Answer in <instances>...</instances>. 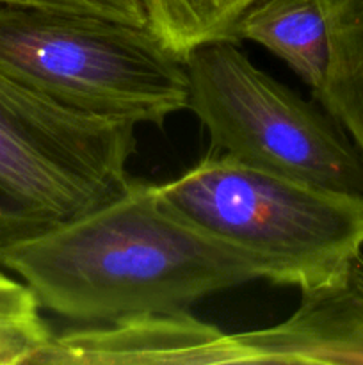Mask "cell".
I'll list each match as a JSON object with an SVG mask.
<instances>
[{"label": "cell", "instance_id": "277c9868", "mask_svg": "<svg viewBox=\"0 0 363 365\" xmlns=\"http://www.w3.org/2000/svg\"><path fill=\"white\" fill-rule=\"evenodd\" d=\"M135 125L73 109L0 70V250L130 185Z\"/></svg>", "mask_w": 363, "mask_h": 365}, {"label": "cell", "instance_id": "9c48e42d", "mask_svg": "<svg viewBox=\"0 0 363 365\" xmlns=\"http://www.w3.org/2000/svg\"><path fill=\"white\" fill-rule=\"evenodd\" d=\"M330 38V64L315 98L363 157V0H317Z\"/></svg>", "mask_w": 363, "mask_h": 365}, {"label": "cell", "instance_id": "3957f363", "mask_svg": "<svg viewBox=\"0 0 363 365\" xmlns=\"http://www.w3.org/2000/svg\"><path fill=\"white\" fill-rule=\"evenodd\" d=\"M0 70L73 109L130 123L189 109L185 63L148 25L0 6Z\"/></svg>", "mask_w": 363, "mask_h": 365}, {"label": "cell", "instance_id": "7a4b0ae2", "mask_svg": "<svg viewBox=\"0 0 363 365\" xmlns=\"http://www.w3.org/2000/svg\"><path fill=\"white\" fill-rule=\"evenodd\" d=\"M160 202L205 234L265 260L276 285L305 289L363 253V195L298 180L210 148Z\"/></svg>", "mask_w": 363, "mask_h": 365}, {"label": "cell", "instance_id": "8fae6325", "mask_svg": "<svg viewBox=\"0 0 363 365\" xmlns=\"http://www.w3.org/2000/svg\"><path fill=\"white\" fill-rule=\"evenodd\" d=\"M31 285L0 269V365L36 364L53 335Z\"/></svg>", "mask_w": 363, "mask_h": 365}, {"label": "cell", "instance_id": "52a82bcc", "mask_svg": "<svg viewBox=\"0 0 363 365\" xmlns=\"http://www.w3.org/2000/svg\"><path fill=\"white\" fill-rule=\"evenodd\" d=\"M36 364L235 365V349L231 334L178 310L53 335Z\"/></svg>", "mask_w": 363, "mask_h": 365}, {"label": "cell", "instance_id": "5b68a950", "mask_svg": "<svg viewBox=\"0 0 363 365\" xmlns=\"http://www.w3.org/2000/svg\"><path fill=\"white\" fill-rule=\"evenodd\" d=\"M189 109L210 148L244 163L363 195V157L326 109L306 102L256 68L235 39L198 46L185 57Z\"/></svg>", "mask_w": 363, "mask_h": 365}, {"label": "cell", "instance_id": "7c38bea8", "mask_svg": "<svg viewBox=\"0 0 363 365\" xmlns=\"http://www.w3.org/2000/svg\"><path fill=\"white\" fill-rule=\"evenodd\" d=\"M0 6L80 13L134 25H148L141 0H0Z\"/></svg>", "mask_w": 363, "mask_h": 365}, {"label": "cell", "instance_id": "30bf717a", "mask_svg": "<svg viewBox=\"0 0 363 365\" xmlns=\"http://www.w3.org/2000/svg\"><path fill=\"white\" fill-rule=\"evenodd\" d=\"M148 27L174 56L185 57L198 46L233 39L238 18L256 0H141Z\"/></svg>", "mask_w": 363, "mask_h": 365}, {"label": "cell", "instance_id": "6da1fadb", "mask_svg": "<svg viewBox=\"0 0 363 365\" xmlns=\"http://www.w3.org/2000/svg\"><path fill=\"white\" fill-rule=\"evenodd\" d=\"M0 266L43 309L80 323L187 310L219 291L265 280V260L171 212L157 185L132 180L105 205L0 250Z\"/></svg>", "mask_w": 363, "mask_h": 365}, {"label": "cell", "instance_id": "8992f818", "mask_svg": "<svg viewBox=\"0 0 363 365\" xmlns=\"http://www.w3.org/2000/svg\"><path fill=\"white\" fill-rule=\"evenodd\" d=\"M299 291L301 302L290 317L231 334L235 365L363 364V253Z\"/></svg>", "mask_w": 363, "mask_h": 365}, {"label": "cell", "instance_id": "ba28073f", "mask_svg": "<svg viewBox=\"0 0 363 365\" xmlns=\"http://www.w3.org/2000/svg\"><path fill=\"white\" fill-rule=\"evenodd\" d=\"M233 39L258 43L319 91L330 64L327 25L317 0H256L235 25Z\"/></svg>", "mask_w": 363, "mask_h": 365}]
</instances>
